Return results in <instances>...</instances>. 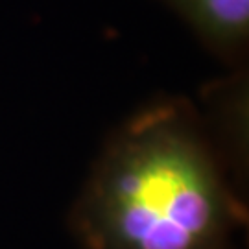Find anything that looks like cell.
<instances>
[{
	"instance_id": "2",
	"label": "cell",
	"mask_w": 249,
	"mask_h": 249,
	"mask_svg": "<svg viewBox=\"0 0 249 249\" xmlns=\"http://www.w3.org/2000/svg\"><path fill=\"white\" fill-rule=\"evenodd\" d=\"M223 57L244 52L249 37V0H160Z\"/></svg>"
},
{
	"instance_id": "1",
	"label": "cell",
	"mask_w": 249,
	"mask_h": 249,
	"mask_svg": "<svg viewBox=\"0 0 249 249\" xmlns=\"http://www.w3.org/2000/svg\"><path fill=\"white\" fill-rule=\"evenodd\" d=\"M234 207L183 111H144L109 146L78 211L87 249H227Z\"/></svg>"
}]
</instances>
